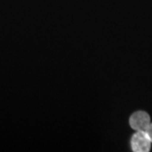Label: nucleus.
Here are the masks:
<instances>
[{"label":"nucleus","mask_w":152,"mask_h":152,"mask_svg":"<svg viewBox=\"0 0 152 152\" xmlns=\"http://www.w3.org/2000/svg\"><path fill=\"white\" fill-rule=\"evenodd\" d=\"M145 134L148 136V138L150 139V140L152 143V123H151V124L148 126V128L145 129Z\"/></svg>","instance_id":"7ed1b4c3"},{"label":"nucleus","mask_w":152,"mask_h":152,"mask_svg":"<svg viewBox=\"0 0 152 152\" xmlns=\"http://www.w3.org/2000/svg\"><path fill=\"white\" fill-rule=\"evenodd\" d=\"M132 150L135 152H148L151 147V141L145 131H136L131 139Z\"/></svg>","instance_id":"f257e3e1"},{"label":"nucleus","mask_w":152,"mask_h":152,"mask_svg":"<svg viewBox=\"0 0 152 152\" xmlns=\"http://www.w3.org/2000/svg\"><path fill=\"white\" fill-rule=\"evenodd\" d=\"M129 124L135 131H145L148 126L151 124L150 115L144 111H138L131 115Z\"/></svg>","instance_id":"f03ea898"}]
</instances>
